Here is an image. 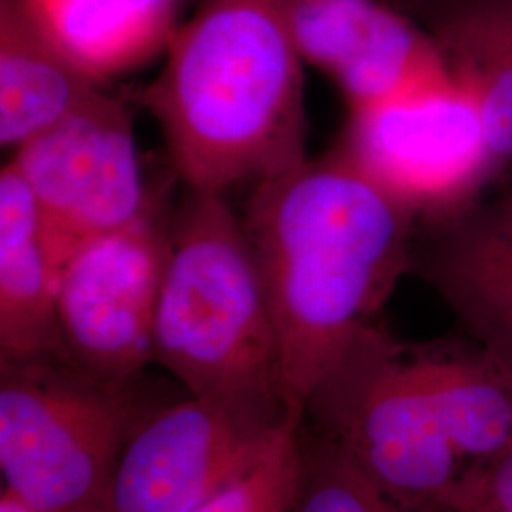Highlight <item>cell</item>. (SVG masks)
Returning a JSON list of instances; mask_svg holds the SVG:
<instances>
[{"mask_svg": "<svg viewBox=\"0 0 512 512\" xmlns=\"http://www.w3.org/2000/svg\"><path fill=\"white\" fill-rule=\"evenodd\" d=\"M300 423L404 512H446L512 448V380L475 342L410 344L361 330Z\"/></svg>", "mask_w": 512, "mask_h": 512, "instance_id": "obj_1", "label": "cell"}, {"mask_svg": "<svg viewBox=\"0 0 512 512\" xmlns=\"http://www.w3.org/2000/svg\"><path fill=\"white\" fill-rule=\"evenodd\" d=\"M241 220L300 421L315 385L412 272L416 217L332 152L255 184Z\"/></svg>", "mask_w": 512, "mask_h": 512, "instance_id": "obj_2", "label": "cell"}, {"mask_svg": "<svg viewBox=\"0 0 512 512\" xmlns=\"http://www.w3.org/2000/svg\"><path fill=\"white\" fill-rule=\"evenodd\" d=\"M143 101L188 190L226 196L308 160L304 61L274 0H202Z\"/></svg>", "mask_w": 512, "mask_h": 512, "instance_id": "obj_3", "label": "cell"}, {"mask_svg": "<svg viewBox=\"0 0 512 512\" xmlns=\"http://www.w3.org/2000/svg\"><path fill=\"white\" fill-rule=\"evenodd\" d=\"M154 361L186 395L264 431L289 421L274 313L243 220L188 190L169 222Z\"/></svg>", "mask_w": 512, "mask_h": 512, "instance_id": "obj_4", "label": "cell"}, {"mask_svg": "<svg viewBox=\"0 0 512 512\" xmlns=\"http://www.w3.org/2000/svg\"><path fill=\"white\" fill-rule=\"evenodd\" d=\"M162 403L143 378L105 380L63 355L0 357L2 490L35 512H103L124 446Z\"/></svg>", "mask_w": 512, "mask_h": 512, "instance_id": "obj_5", "label": "cell"}, {"mask_svg": "<svg viewBox=\"0 0 512 512\" xmlns=\"http://www.w3.org/2000/svg\"><path fill=\"white\" fill-rule=\"evenodd\" d=\"M336 152L429 222L476 202L503 165L475 101L452 78L351 110Z\"/></svg>", "mask_w": 512, "mask_h": 512, "instance_id": "obj_6", "label": "cell"}, {"mask_svg": "<svg viewBox=\"0 0 512 512\" xmlns=\"http://www.w3.org/2000/svg\"><path fill=\"white\" fill-rule=\"evenodd\" d=\"M10 164L35 196L63 266L78 247L128 226L154 205L133 116L105 90L19 147Z\"/></svg>", "mask_w": 512, "mask_h": 512, "instance_id": "obj_7", "label": "cell"}, {"mask_svg": "<svg viewBox=\"0 0 512 512\" xmlns=\"http://www.w3.org/2000/svg\"><path fill=\"white\" fill-rule=\"evenodd\" d=\"M169 222L152 205L128 226L78 247L57 289L63 355L93 376L129 382L154 361V323Z\"/></svg>", "mask_w": 512, "mask_h": 512, "instance_id": "obj_8", "label": "cell"}, {"mask_svg": "<svg viewBox=\"0 0 512 512\" xmlns=\"http://www.w3.org/2000/svg\"><path fill=\"white\" fill-rule=\"evenodd\" d=\"M281 429H258L190 395L162 403L124 446L103 512H190L249 471Z\"/></svg>", "mask_w": 512, "mask_h": 512, "instance_id": "obj_9", "label": "cell"}, {"mask_svg": "<svg viewBox=\"0 0 512 512\" xmlns=\"http://www.w3.org/2000/svg\"><path fill=\"white\" fill-rule=\"evenodd\" d=\"M304 63L329 74L349 110L448 80L425 27L380 0H274Z\"/></svg>", "mask_w": 512, "mask_h": 512, "instance_id": "obj_10", "label": "cell"}, {"mask_svg": "<svg viewBox=\"0 0 512 512\" xmlns=\"http://www.w3.org/2000/svg\"><path fill=\"white\" fill-rule=\"evenodd\" d=\"M431 226V236L414 241L412 272L512 380V190Z\"/></svg>", "mask_w": 512, "mask_h": 512, "instance_id": "obj_11", "label": "cell"}, {"mask_svg": "<svg viewBox=\"0 0 512 512\" xmlns=\"http://www.w3.org/2000/svg\"><path fill=\"white\" fill-rule=\"evenodd\" d=\"M61 272L37 200L8 162L0 173V357L63 355L57 329Z\"/></svg>", "mask_w": 512, "mask_h": 512, "instance_id": "obj_12", "label": "cell"}, {"mask_svg": "<svg viewBox=\"0 0 512 512\" xmlns=\"http://www.w3.org/2000/svg\"><path fill=\"white\" fill-rule=\"evenodd\" d=\"M103 82L63 54L19 0H0V143L23 147L92 99Z\"/></svg>", "mask_w": 512, "mask_h": 512, "instance_id": "obj_13", "label": "cell"}, {"mask_svg": "<svg viewBox=\"0 0 512 512\" xmlns=\"http://www.w3.org/2000/svg\"><path fill=\"white\" fill-rule=\"evenodd\" d=\"M55 46L99 82L165 52L179 0H19Z\"/></svg>", "mask_w": 512, "mask_h": 512, "instance_id": "obj_14", "label": "cell"}, {"mask_svg": "<svg viewBox=\"0 0 512 512\" xmlns=\"http://www.w3.org/2000/svg\"><path fill=\"white\" fill-rule=\"evenodd\" d=\"M446 71L475 101L501 164L512 160V0H437L427 12Z\"/></svg>", "mask_w": 512, "mask_h": 512, "instance_id": "obj_15", "label": "cell"}, {"mask_svg": "<svg viewBox=\"0 0 512 512\" xmlns=\"http://www.w3.org/2000/svg\"><path fill=\"white\" fill-rule=\"evenodd\" d=\"M300 484L293 512H404L332 442L298 425Z\"/></svg>", "mask_w": 512, "mask_h": 512, "instance_id": "obj_16", "label": "cell"}, {"mask_svg": "<svg viewBox=\"0 0 512 512\" xmlns=\"http://www.w3.org/2000/svg\"><path fill=\"white\" fill-rule=\"evenodd\" d=\"M300 421H289L243 475L190 512H293L300 484Z\"/></svg>", "mask_w": 512, "mask_h": 512, "instance_id": "obj_17", "label": "cell"}, {"mask_svg": "<svg viewBox=\"0 0 512 512\" xmlns=\"http://www.w3.org/2000/svg\"><path fill=\"white\" fill-rule=\"evenodd\" d=\"M446 512H512V448Z\"/></svg>", "mask_w": 512, "mask_h": 512, "instance_id": "obj_18", "label": "cell"}, {"mask_svg": "<svg viewBox=\"0 0 512 512\" xmlns=\"http://www.w3.org/2000/svg\"><path fill=\"white\" fill-rule=\"evenodd\" d=\"M0 512H35L31 511L25 503H21L18 497H14V495L10 494V492H6V490H2V495H0Z\"/></svg>", "mask_w": 512, "mask_h": 512, "instance_id": "obj_19", "label": "cell"}]
</instances>
